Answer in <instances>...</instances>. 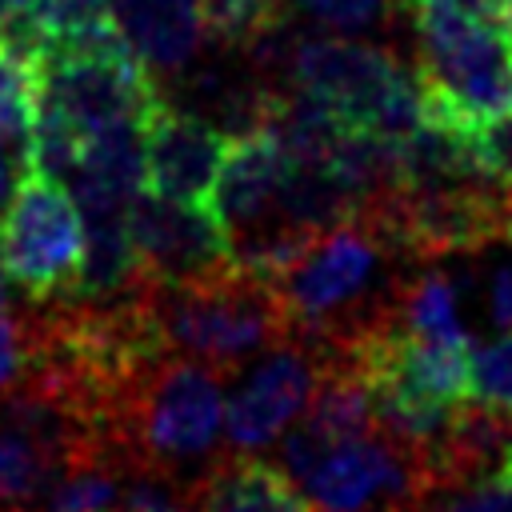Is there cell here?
<instances>
[{
	"label": "cell",
	"mask_w": 512,
	"mask_h": 512,
	"mask_svg": "<svg viewBox=\"0 0 512 512\" xmlns=\"http://www.w3.org/2000/svg\"><path fill=\"white\" fill-rule=\"evenodd\" d=\"M192 512H320V504L292 484L280 464L236 452L212 460L188 484Z\"/></svg>",
	"instance_id": "cell-13"
},
{
	"label": "cell",
	"mask_w": 512,
	"mask_h": 512,
	"mask_svg": "<svg viewBox=\"0 0 512 512\" xmlns=\"http://www.w3.org/2000/svg\"><path fill=\"white\" fill-rule=\"evenodd\" d=\"M164 512H192V504L184 500V504H172V508H164Z\"/></svg>",
	"instance_id": "cell-28"
},
{
	"label": "cell",
	"mask_w": 512,
	"mask_h": 512,
	"mask_svg": "<svg viewBox=\"0 0 512 512\" xmlns=\"http://www.w3.org/2000/svg\"><path fill=\"white\" fill-rule=\"evenodd\" d=\"M320 380V356L308 340L288 336L256 360L240 388L224 404V440L232 452H256L284 436V428L308 408Z\"/></svg>",
	"instance_id": "cell-10"
},
{
	"label": "cell",
	"mask_w": 512,
	"mask_h": 512,
	"mask_svg": "<svg viewBox=\"0 0 512 512\" xmlns=\"http://www.w3.org/2000/svg\"><path fill=\"white\" fill-rule=\"evenodd\" d=\"M112 12L132 52L160 72L188 68L208 32L204 0H112Z\"/></svg>",
	"instance_id": "cell-14"
},
{
	"label": "cell",
	"mask_w": 512,
	"mask_h": 512,
	"mask_svg": "<svg viewBox=\"0 0 512 512\" xmlns=\"http://www.w3.org/2000/svg\"><path fill=\"white\" fill-rule=\"evenodd\" d=\"M64 456L40 436L0 420V512H36Z\"/></svg>",
	"instance_id": "cell-17"
},
{
	"label": "cell",
	"mask_w": 512,
	"mask_h": 512,
	"mask_svg": "<svg viewBox=\"0 0 512 512\" xmlns=\"http://www.w3.org/2000/svg\"><path fill=\"white\" fill-rule=\"evenodd\" d=\"M504 220H508V240H512V172L504 176Z\"/></svg>",
	"instance_id": "cell-27"
},
{
	"label": "cell",
	"mask_w": 512,
	"mask_h": 512,
	"mask_svg": "<svg viewBox=\"0 0 512 512\" xmlns=\"http://www.w3.org/2000/svg\"><path fill=\"white\" fill-rule=\"evenodd\" d=\"M476 8H484V12H492V16H500V20H508V4L512 0H472Z\"/></svg>",
	"instance_id": "cell-26"
},
{
	"label": "cell",
	"mask_w": 512,
	"mask_h": 512,
	"mask_svg": "<svg viewBox=\"0 0 512 512\" xmlns=\"http://www.w3.org/2000/svg\"><path fill=\"white\" fill-rule=\"evenodd\" d=\"M28 168H24V160L8 148V140L0 136V216H4V208L12 204V196H16V184H20V176H24Z\"/></svg>",
	"instance_id": "cell-24"
},
{
	"label": "cell",
	"mask_w": 512,
	"mask_h": 512,
	"mask_svg": "<svg viewBox=\"0 0 512 512\" xmlns=\"http://www.w3.org/2000/svg\"><path fill=\"white\" fill-rule=\"evenodd\" d=\"M468 392L488 408L512 412V332L476 344L468 356Z\"/></svg>",
	"instance_id": "cell-19"
},
{
	"label": "cell",
	"mask_w": 512,
	"mask_h": 512,
	"mask_svg": "<svg viewBox=\"0 0 512 512\" xmlns=\"http://www.w3.org/2000/svg\"><path fill=\"white\" fill-rule=\"evenodd\" d=\"M44 104V52L0 36V136L28 168V144Z\"/></svg>",
	"instance_id": "cell-15"
},
{
	"label": "cell",
	"mask_w": 512,
	"mask_h": 512,
	"mask_svg": "<svg viewBox=\"0 0 512 512\" xmlns=\"http://www.w3.org/2000/svg\"><path fill=\"white\" fill-rule=\"evenodd\" d=\"M300 484L320 512H416L424 500L416 456L380 428L368 436L332 440Z\"/></svg>",
	"instance_id": "cell-8"
},
{
	"label": "cell",
	"mask_w": 512,
	"mask_h": 512,
	"mask_svg": "<svg viewBox=\"0 0 512 512\" xmlns=\"http://www.w3.org/2000/svg\"><path fill=\"white\" fill-rule=\"evenodd\" d=\"M260 72L284 76L288 92L328 104L352 128L384 140H404L428 116L420 72H408L392 52L344 36H284L276 24L256 40Z\"/></svg>",
	"instance_id": "cell-1"
},
{
	"label": "cell",
	"mask_w": 512,
	"mask_h": 512,
	"mask_svg": "<svg viewBox=\"0 0 512 512\" xmlns=\"http://www.w3.org/2000/svg\"><path fill=\"white\" fill-rule=\"evenodd\" d=\"M144 296L164 348L220 372H232L292 336L276 288L236 264L192 284H144Z\"/></svg>",
	"instance_id": "cell-5"
},
{
	"label": "cell",
	"mask_w": 512,
	"mask_h": 512,
	"mask_svg": "<svg viewBox=\"0 0 512 512\" xmlns=\"http://www.w3.org/2000/svg\"><path fill=\"white\" fill-rule=\"evenodd\" d=\"M392 320L412 336L468 340V328L460 320V284L440 268H420L396 280Z\"/></svg>",
	"instance_id": "cell-16"
},
{
	"label": "cell",
	"mask_w": 512,
	"mask_h": 512,
	"mask_svg": "<svg viewBox=\"0 0 512 512\" xmlns=\"http://www.w3.org/2000/svg\"><path fill=\"white\" fill-rule=\"evenodd\" d=\"M28 364V344H24V324L12 316L8 300H0V392L20 380Z\"/></svg>",
	"instance_id": "cell-23"
},
{
	"label": "cell",
	"mask_w": 512,
	"mask_h": 512,
	"mask_svg": "<svg viewBox=\"0 0 512 512\" xmlns=\"http://www.w3.org/2000/svg\"><path fill=\"white\" fill-rule=\"evenodd\" d=\"M224 372L164 352L152 360L116 400L112 448L132 472H160L176 484H192L224 432Z\"/></svg>",
	"instance_id": "cell-2"
},
{
	"label": "cell",
	"mask_w": 512,
	"mask_h": 512,
	"mask_svg": "<svg viewBox=\"0 0 512 512\" xmlns=\"http://www.w3.org/2000/svg\"><path fill=\"white\" fill-rule=\"evenodd\" d=\"M284 172H288V152L272 128L240 132L228 144V156L220 164V176H216V188L208 200V208L224 224L228 240L280 216L276 200H280Z\"/></svg>",
	"instance_id": "cell-12"
},
{
	"label": "cell",
	"mask_w": 512,
	"mask_h": 512,
	"mask_svg": "<svg viewBox=\"0 0 512 512\" xmlns=\"http://www.w3.org/2000/svg\"><path fill=\"white\" fill-rule=\"evenodd\" d=\"M296 8L332 32H368L392 16V0H296Z\"/></svg>",
	"instance_id": "cell-22"
},
{
	"label": "cell",
	"mask_w": 512,
	"mask_h": 512,
	"mask_svg": "<svg viewBox=\"0 0 512 512\" xmlns=\"http://www.w3.org/2000/svg\"><path fill=\"white\" fill-rule=\"evenodd\" d=\"M148 188L184 204H208L220 164L228 156V136L200 112L156 108L148 116Z\"/></svg>",
	"instance_id": "cell-11"
},
{
	"label": "cell",
	"mask_w": 512,
	"mask_h": 512,
	"mask_svg": "<svg viewBox=\"0 0 512 512\" xmlns=\"http://www.w3.org/2000/svg\"><path fill=\"white\" fill-rule=\"evenodd\" d=\"M428 108L480 124L512 112V24L472 0H408Z\"/></svg>",
	"instance_id": "cell-4"
},
{
	"label": "cell",
	"mask_w": 512,
	"mask_h": 512,
	"mask_svg": "<svg viewBox=\"0 0 512 512\" xmlns=\"http://www.w3.org/2000/svg\"><path fill=\"white\" fill-rule=\"evenodd\" d=\"M128 464H120L108 452L76 456L68 460L56 480L48 484L44 500L36 504L40 512H124V484Z\"/></svg>",
	"instance_id": "cell-18"
},
{
	"label": "cell",
	"mask_w": 512,
	"mask_h": 512,
	"mask_svg": "<svg viewBox=\"0 0 512 512\" xmlns=\"http://www.w3.org/2000/svg\"><path fill=\"white\" fill-rule=\"evenodd\" d=\"M400 256L364 216L320 232L308 252L272 280L292 336L300 340H340L392 312L396 280L380 276L384 260Z\"/></svg>",
	"instance_id": "cell-3"
},
{
	"label": "cell",
	"mask_w": 512,
	"mask_h": 512,
	"mask_svg": "<svg viewBox=\"0 0 512 512\" xmlns=\"http://www.w3.org/2000/svg\"><path fill=\"white\" fill-rule=\"evenodd\" d=\"M128 236L144 284H192L232 268L228 232L208 204H184L144 188L128 208Z\"/></svg>",
	"instance_id": "cell-9"
},
{
	"label": "cell",
	"mask_w": 512,
	"mask_h": 512,
	"mask_svg": "<svg viewBox=\"0 0 512 512\" xmlns=\"http://www.w3.org/2000/svg\"><path fill=\"white\" fill-rule=\"evenodd\" d=\"M84 212L72 188L44 172H24L0 216V256L8 280L32 300L72 296L84 268Z\"/></svg>",
	"instance_id": "cell-6"
},
{
	"label": "cell",
	"mask_w": 512,
	"mask_h": 512,
	"mask_svg": "<svg viewBox=\"0 0 512 512\" xmlns=\"http://www.w3.org/2000/svg\"><path fill=\"white\" fill-rule=\"evenodd\" d=\"M28 12V0H0V32H8Z\"/></svg>",
	"instance_id": "cell-25"
},
{
	"label": "cell",
	"mask_w": 512,
	"mask_h": 512,
	"mask_svg": "<svg viewBox=\"0 0 512 512\" xmlns=\"http://www.w3.org/2000/svg\"><path fill=\"white\" fill-rule=\"evenodd\" d=\"M44 104L60 112L84 140L120 120H148L164 108L152 68L128 40L108 48H48Z\"/></svg>",
	"instance_id": "cell-7"
},
{
	"label": "cell",
	"mask_w": 512,
	"mask_h": 512,
	"mask_svg": "<svg viewBox=\"0 0 512 512\" xmlns=\"http://www.w3.org/2000/svg\"><path fill=\"white\" fill-rule=\"evenodd\" d=\"M284 0H204L208 32L224 44H252L280 20Z\"/></svg>",
	"instance_id": "cell-21"
},
{
	"label": "cell",
	"mask_w": 512,
	"mask_h": 512,
	"mask_svg": "<svg viewBox=\"0 0 512 512\" xmlns=\"http://www.w3.org/2000/svg\"><path fill=\"white\" fill-rule=\"evenodd\" d=\"M416 512H512V460L484 480L428 492Z\"/></svg>",
	"instance_id": "cell-20"
}]
</instances>
